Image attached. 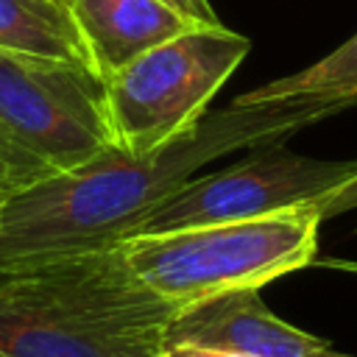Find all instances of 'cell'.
Returning <instances> with one entry per match:
<instances>
[{
  "label": "cell",
  "instance_id": "14",
  "mask_svg": "<svg viewBox=\"0 0 357 357\" xmlns=\"http://www.w3.org/2000/svg\"><path fill=\"white\" fill-rule=\"evenodd\" d=\"M11 190H14V178H11L8 167H6V162L0 159V204H3V198H6Z\"/></svg>",
  "mask_w": 357,
  "mask_h": 357
},
{
  "label": "cell",
  "instance_id": "13",
  "mask_svg": "<svg viewBox=\"0 0 357 357\" xmlns=\"http://www.w3.org/2000/svg\"><path fill=\"white\" fill-rule=\"evenodd\" d=\"M178 6L192 17V20H198V22H220L218 20V14L212 11V6H209V0H178Z\"/></svg>",
  "mask_w": 357,
  "mask_h": 357
},
{
  "label": "cell",
  "instance_id": "12",
  "mask_svg": "<svg viewBox=\"0 0 357 357\" xmlns=\"http://www.w3.org/2000/svg\"><path fill=\"white\" fill-rule=\"evenodd\" d=\"M162 357H251V354L226 351V349H206V346H165Z\"/></svg>",
  "mask_w": 357,
  "mask_h": 357
},
{
  "label": "cell",
  "instance_id": "3",
  "mask_svg": "<svg viewBox=\"0 0 357 357\" xmlns=\"http://www.w3.org/2000/svg\"><path fill=\"white\" fill-rule=\"evenodd\" d=\"M321 212L315 204L259 218L134 234L120 251L137 279L162 298L187 307L262 284L315 262Z\"/></svg>",
  "mask_w": 357,
  "mask_h": 357
},
{
  "label": "cell",
  "instance_id": "10",
  "mask_svg": "<svg viewBox=\"0 0 357 357\" xmlns=\"http://www.w3.org/2000/svg\"><path fill=\"white\" fill-rule=\"evenodd\" d=\"M290 98H357V33L335 47L329 56L293 75L268 81L240 98L237 103H273Z\"/></svg>",
  "mask_w": 357,
  "mask_h": 357
},
{
  "label": "cell",
  "instance_id": "8",
  "mask_svg": "<svg viewBox=\"0 0 357 357\" xmlns=\"http://www.w3.org/2000/svg\"><path fill=\"white\" fill-rule=\"evenodd\" d=\"M70 11L100 78L198 25L167 0H70Z\"/></svg>",
  "mask_w": 357,
  "mask_h": 357
},
{
  "label": "cell",
  "instance_id": "16",
  "mask_svg": "<svg viewBox=\"0 0 357 357\" xmlns=\"http://www.w3.org/2000/svg\"><path fill=\"white\" fill-rule=\"evenodd\" d=\"M318 357H351V354H340V351H335L332 346H326V349H324Z\"/></svg>",
  "mask_w": 357,
  "mask_h": 357
},
{
  "label": "cell",
  "instance_id": "9",
  "mask_svg": "<svg viewBox=\"0 0 357 357\" xmlns=\"http://www.w3.org/2000/svg\"><path fill=\"white\" fill-rule=\"evenodd\" d=\"M0 50L92 67L67 0H0Z\"/></svg>",
  "mask_w": 357,
  "mask_h": 357
},
{
  "label": "cell",
  "instance_id": "2",
  "mask_svg": "<svg viewBox=\"0 0 357 357\" xmlns=\"http://www.w3.org/2000/svg\"><path fill=\"white\" fill-rule=\"evenodd\" d=\"M178 310L137 279L120 243L0 262V357H162Z\"/></svg>",
  "mask_w": 357,
  "mask_h": 357
},
{
  "label": "cell",
  "instance_id": "5",
  "mask_svg": "<svg viewBox=\"0 0 357 357\" xmlns=\"http://www.w3.org/2000/svg\"><path fill=\"white\" fill-rule=\"evenodd\" d=\"M248 50V36L198 22L103 78L114 148L139 156L187 134Z\"/></svg>",
  "mask_w": 357,
  "mask_h": 357
},
{
  "label": "cell",
  "instance_id": "4",
  "mask_svg": "<svg viewBox=\"0 0 357 357\" xmlns=\"http://www.w3.org/2000/svg\"><path fill=\"white\" fill-rule=\"evenodd\" d=\"M109 148L103 78L92 67L0 50V159L14 190Z\"/></svg>",
  "mask_w": 357,
  "mask_h": 357
},
{
  "label": "cell",
  "instance_id": "1",
  "mask_svg": "<svg viewBox=\"0 0 357 357\" xmlns=\"http://www.w3.org/2000/svg\"><path fill=\"white\" fill-rule=\"evenodd\" d=\"M354 103L357 98L231 100L151 153L109 148L78 167L17 187L0 204V262L112 248L139 234L153 209L206 162L243 148L282 145Z\"/></svg>",
  "mask_w": 357,
  "mask_h": 357
},
{
  "label": "cell",
  "instance_id": "6",
  "mask_svg": "<svg viewBox=\"0 0 357 357\" xmlns=\"http://www.w3.org/2000/svg\"><path fill=\"white\" fill-rule=\"evenodd\" d=\"M351 176H357V159H315L282 145H265L243 162L181 184L153 209L139 234L245 220L318 204Z\"/></svg>",
  "mask_w": 357,
  "mask_h": 357
},
{
  "label": "cell",
  "instance_id": "15",
  "mask_svg": "<svg viewBox=\"0 0 357 357\" xmlns=\"http://www.w3.org/2000/svg\"><path fill=\"white\" fill-rule=\"evenodd\" d=\"M324 265H326V268H337V271H349V273H357V262H346V259H326Z\"/></svg>",
  "mask_w": 357,
  "mask_h": 357
},
{
  "label": "cell",
  "instance_id": "11",
  "mask_svg": "<svg viewBox=\"0 0 357 357\" xmlns=\"http://www.w3.org/2000/svg\"><path fill=\"white\" fill-rule=\"evenodd\" d=\"M315 206L321 212V220H329L335 215H343V212L357 209V176H351L346 184H340L337 190H332L329 195H324Z\"/></svg>",
  "mask_w": 357,
  "mask_h": 357
},
{
  "label": "cell",
  "instance_id": "18",
  "mask_svg": "<svg viewBox=\"0 0 357 357\" xmlns=\"http://www.w3.org/2000/svg\"><path fill=\"white\" fill-rule=\"evenodd\" d=\"M67 3H70V0H67Z\"/></svg>",
  "mask_w": 357,
  "mask_h": 357
},
{
  "label": "cell",
  "instance_id": "7",
  "mask_svg": "<svg viewBox=\"0 0 357 357\" xmlns=\"http://www.w3.org/2000/svg\"><path fill=\"white\" fill-rule=\"evenodd\" d=\"M165 346H206L251 357H318L329 343L273 315L257 290H231L181 307Z\"/></svg>",
  "mask_w": 357,
  "mask_h": 357
},
{
  "label": "cell",
  "instance_id": "17",
  "mask_svg": "<svg viewBox=\"0 0 357 357\" xmlns=\"http://www.w3.org/2000/svg\"><path fill=\"white\" fill-rule=\"evenodd\" d=\"M167 3H176V6H178V0H167ZM178 8H181V6H178ZM181 11H184V8H181Z\"/></svg>",
  "mask_w": 357,
  "mask_h": 357
}]
</instances>
